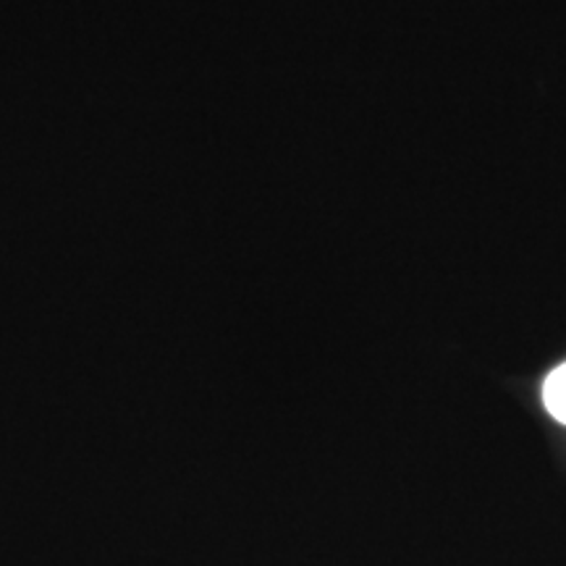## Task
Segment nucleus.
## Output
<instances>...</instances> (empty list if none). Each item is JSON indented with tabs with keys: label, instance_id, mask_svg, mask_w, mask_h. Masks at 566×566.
<instances>
[{
	"label": "nucleus",
	"instance_id": "nucleus-1",
	"mask_svg": "<svg viewBox=\"0 0 566 566\" xmlns=\"http://www.w3.org/2000/svg\"><path fill=\"white\" fill-rule=\"evenodd\" d=\"M543 405H546L551 417L566 424V363L558 365L543 384Z\"/></svg>",
	"mask_w": 566,
	"mask_h": 566
}]
</instances>
